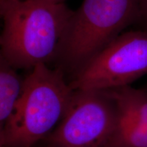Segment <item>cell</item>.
<instances>
[{
  "mask_svg": "<svg viewBox=\"0 0 147 147\" xmlns=\"http://www.w3.org/2000/svg\"><path fill=\"white\" fill-rule=\"evenodd\" d=\"M72 10L48 0H0V57L16 69L54 61Z\"/></svg>",
  "mask_w": 147,
  "mask_h": 147,
  "instance_id": "6da1fadb",
  "label": "cell"
},
{
  "mask_svg": "<svg viewBox=\"0 0 147 147\" xmlns=\"http://www.w3.org/2000/svg\"><path fill=\"white\" fill-rule=\"evenodd\" d=\"M139 18V0H83L67 22L55 67L71 78Z\"/></svg>",
  "mask_w": 147,
  "mask_h": 147,
  "instance_id": "7a4b0ae2",
  "label": "cell"
},
{
  "mask_svg": "<svg viewBox=\"0 0 147 147\" xmlns=\"http://www.w3.org/2000/svg\"><path fill=\"white\" fill-rule=\"evenodd\" d=\"M74 93L61 69L40 64L24 78L13 113L0 129V146L32 147L63 118Z\"/></svg>",
  "mask_w": 147,
  "mask_h": 147,
  "instance_id": "3957f363",
  "label": "cell"
},
{
  "mask_svg": "<svg viewBox=\"0 0 147 147\" xmlns=\"http://www.w3.org/2000/svg\"><path fill=\"white\" fill-rule=\"evenodd\" d=\"M119 116L112 89H77L63 118L42 142L45 147H104Z\"/></svg>",
  "mask_w": 147,
  "mask_h": 147,
  "instance_id": "277c9868",
  "label": "cell"
},
{
  "mask_svg": "<svg viewBox=\"0 0 147 147\" xmlns=\"http://www.w3.org/2000/svg\"><path fill=\"white\" fill-rule=\"evenodd\" d=\"M147 74V31L123 32L69 80L77 89H113Z\"/></svg>",
  "mask_w": 147,
  "mask_h": 147,
  "instance_id": "5b68a950",
  "label": "cell"
},
{
  "mask_svg": "<svg viewBox=\"0 0 147 147\" xmlns=\"http://www.w3.org/2000/svg\"><path fill=\"white\" fill-rule=\"evenodd\" d=\"M112 90L118 104V121L104 147H147V89L129 85Z\"/></svg>",
  "mask_w": 147,
  "mask_h": 147,
  "instance_id": "8992f818",
  "label": "cell"
},
{
  "mask_svg": "<svg viewBox=\"0 0 147 147\" xmlns=\"http://www.w3.org/2000/svg\"><path fill=\"white\" fill-rule=\"evenodd\" d=\"M0 57V129L10 119L23 90L24 79Z\"/></svg>",
  "mask_w": 147,
  "mask_h": 147,
  "instance_id": "52a82bcc",
  "label": "cell"
},
{
  "mask_svg": "<svg viewBox=\"0 0 147 147\" xmlns=\"http://www.w3.org/2000/svg\"><path fill=\"white\" fill-rule=\"evenodd\" d=\"M140 18L138 23L142 25L144 29L147 31V0H139Z\"/></svg>",
  "mask_w": 147,
  "mask_h": 147,
  "instance_id": "ba28073f",
  "label": "cell"
},
{
  "mask_svg": "<svg viewBox=\"0 0 147 147\" xmlns=\"http://www.w3.org/2000/svg\"><path fill=\"white\" fill-rule=\"evenodd\" d=\"M48 1H54V2H63V0H48Z\"/></svg>",
  "mask_w": 147,
  "mask_h": 147,
  "instance_id": "9c48e42d",
  "label": "cell"
},
{
  "mask_svg": "<svg viewBox=\"0 0 147 147\" xmlns=\"http://www.w3.org/2000/svg\"><path fill=\"white\" fill-rule=\"evenodd\" d=\"M0 147H3V146H0Z\"/></svg>",
  "mask_w": 147,
  "mask_h": 147,
  "instance_id": "30bf717a",
  "label": "cell"
}]
</instances>
